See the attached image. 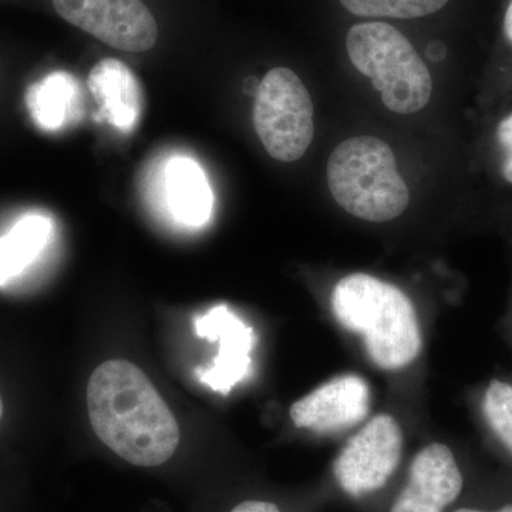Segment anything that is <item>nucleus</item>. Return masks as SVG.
Masks as SVG:
<instances>
[{
    "label": "nucleus",
    "instance_id": "nucleus-1",
    "mask_svg": "<svg viewBox=\"0 0 512 512\" xmlns=\"http://www.w3.org/2000/svg\"><path fill=\"white\" fill-rule=\"evenodd\" d=\"M87 409L96 436L133 466H161L180 444L174 414L146 373L127 360H107L94 370Z\"/></svg>",
    "mask_w": 512,
    "mask_h": 512
},
{
    "label": "nucleus",
    "instance_id": "nucleus-2",
    "mask_svg": "<svg viewBox=\"0 0 512 512\" xmlns=\"http://www.w3.org/2000/svg\"><path fill=\"white\" fill-rule=\"evenodd\" d=\"M332 311L343 328L363 339L367 355L380 369H404L419 357V318L397 286L367 274L345 276L333 289Z\"/></svg>",
    "mask_w": 512,
    "mask_h": 512
},
{
    "label": "nucleus",
    "instance_id": "nucleus-3",
    "mask_svg": "<svg viewBox=\"0 0 512 512\" xmlns=\"http://www.w3.org/2000/svg\"><path fill=\"white\" fill-rule=\"evenodd\" d=\"M326 177L333 200L359 220L393 221L409 207V187L397 170L392 148L380 138L343 141L330 154Z\"/></svg>",
    "mask_w": 512,
    "mask_h": 512
},
{
    "label": "nucleus",
    "instance_id": "nucleus-4",
    "mask_svg": "<svg viewBox=\"0 0 512 512\" xmlns=\"http://www.w3.org/2000/svg\"><path fill=\"white\" fill-rule=\"evenodd\" d=\"M350 62L379 90L393 113L413 114L429 104L433 82L412 42L386 22L356 23L346 35Z\"/></svg>",
    "mask_w": 512,
    "mask_h": 512
},
{
    "label": "nucleus",
    "instance_id": "nucleus-5",
    "mask_svg": "<svg viewBox=\"0 0 512 512\" xmlns=\"http://www.w3.org/2000/svg\"><path fill=\"white\" fill-rule=\"evenodd\" d=\"M313 101L298 74L288 67L269 70L254 101V127L269 156L293 163L305 156L315 136Z\"/></svg>",
    "mask_w": 512,
    "mask_h": 512
},
{
    "label": "nucleus",
    "instance_id": "nucleus-6",
    "mask_svg": "<svg viewBox=\"0 0 512 512\" xmlns=\"http://www.w3.org/2000/svg\"><path fill=\"white\" fill-rule=\"evenodd\" d=\"M403 431L390 414H377L350 437L333 463L339 487L353 498L376 493L399 467Z\"/></svg>",
    "mask_w": 512,
    "mask_h": 512
},
{
    "label": "nucleus",
    "instance_id": "nucleus-7",
    "mask_svg": "<svg viewBox=\"0 0 512 512\" xmlns=\"http://www.w3.org/2000/svg\"><path fill=\"white\" fill-rule=\"evenodd\" d=\"M66 22L123 52L143 53L158 39L156 19L143 0H53Z\"/></svg>",
    "mask_w": 512,
    "mask_h": 512
},
{
    "label": "nucleus",
    "instance_id": "nucleus-8",
    "mask_svg": "<svg viewBox=\"0 0 512 512\" xmlns=\"http://www.w3.org/2000/svg\"><path fill=\"white\" fill-rule=\"evenodd\" d=\"M466 477L453 450L443 443L421 448L390 512H447L460 500Z\"/></svg>",
    "mask_w": 512,
    "mask_h": 512
},
{
    "label": "nucleus",
    "instance_id": "nucleus-9",
    "mask_svg": "<svg viewBox=\"0 0 512 512\" xmlns=\"http://www.w3.org/2000/svg\"><path fill=\"white\" fill-rule=\"evenodd\" d=\"M369 406V384L363 377L338 376L293 403L291 419L298 429L336 433L365 419Z\"/></svg>",
    "mask_w": 512,
    "mask_h": 512
},
{
    "label": "nucleus",
    "instance_id": "nucleus-10",
    "mask_svg": "<svg viewBox=\"0 0 512 512\" xmlns=\"http://www.w3.org/2000/svg\"><path fill=\"white\" fill-rule=\"evenodd\" d=\"M195 332L200 338L220 343L217 357L210 367L198 370V377L215 392H231L235 384L248 376L254 332L227 306H217L207 315L197 318Z\"/></svg>",
    "mask_w": 512,
    "mask_h": 512
},
{
    "label": "nucleus",
    "instance_id": "nucleus-11",
    "mask_svg": "<svg viewBox=\"0 0 512 512\" xmlns=\"http://www.w3.org/2000/svg\"><path fill=\"white\" fill-rule=\"evenodd\" d=\"M89 87L107 123L124 133L134 130L143 111V93L126 63L117 59L100 60L90 72Z\"/></svg>",
    "mask_w": 512,
    "mask_h": 512
},
{
    "label": "nucleus",
    "instance_id": "nucleus-12",
    "mask_svg": "<svg viewBox=\"0 0 512 512\" xmlns=\"http://www.w3.org/2000/svg\"><path fill=\"white\" fill-rule=\"evenodd\" d=\"M168 207L185 227H202L211 218L214 197L207 175L190 157H174L165 170Z\"/></svg>",
    "mask_w": 512,
    "mask_h": 512
},
{
    "label": "nucleus",
    "instance_id": "nucleus-13",
    "mask_svg": "<svg viewBox=\"0 0 512 512\" xmlns=\"http://www.w3.org/2000/svg\"><path fill=\"white\" fill-rule=\"evenodd\" d=\"M69 73H52L35 84L28 94L33 119L46 130H57L80 113V92Z\"/></svg>",
    "mask_w": 512,
    "mask_h": 512
},
{
    "label": "nucleus",
    "instance_id": "nucleus-14",
    "mask_svg": "<svg viewBox=\"0 0 512 512\" xmlns=\"http://www.w3.org/2000/svg\"><path fill=\"white\" fill-rule=\"evenodd\" d=\"M50 222L42 215H26L0 239V285L18 276L45 248Z\"/></svg>",
    "mask_w": 512,
    "mask_h": 512
},
{
    "label": "nucleus",
    "instance_id": "nucleus-15",
    "mask_svg": "<svg viewBox=\"0 0 512 512\" xmlns=\"http://www.w3.org/2000/svg\"><path fill=\"white\" fill-rule=\"evenodd\" d=\"M357 18L421 19L439 12L450 0H339Z\"/></svg>",
    "mask_w": 512,
    "mask_h": 512
},
{
    "label": "nucleus",
    "instance_id": "nucleus-16",
    "mask_svg": "<svg viewBox=\"0 0 512 512\" xmlns=\"http://www.w3.org/2000/svg\"><path fill=\"white\" fill-rule=\"evenodd\" d=\"M481 412L488 429L512 457V383L491 380L484 390Z\"/></svg>",
    "mask_w": 512,
    "mask_h": 512
},
{
    "label": "nucleus",
    "instance_id": "nucleus-17",
    "mask_svg": "<svg viewBox=\"0 0 512 512\" xmlns=\"http://www.w3.org/2000/svg\"><path fill=\"white\" fill-rule=\"evenodd\" d=\"M497 141L503 151L501 170H503L505 181L512 184V114L498 124Z\"/></svg>",
    "mask_w": 512,
    "mask_h": 512
},
{
    "label": "nucleus",
    "instance_id": "nucleus-18",
    "mask_svg": "<svg viewBox=\"0 0 512 512\" xmlns=\"http://www.w3.org/2000/svg\"><path fill=\"white\" fill-rule=\"evenodd\" d=\"M231 512H282L278 505L262 500L242 501L232 508Z\"/></svg>",
    "mask_w": 512,
    "mask_h": 512
},
{
    "label": "nucleus",
    "instance_id": "nucleus-19",
    "mask_svg": "<svg viewBox=\"0 0 512 512\" xmlns=\"http://www.w3.org/2000/svg\"><path fill=\"white\" fill-rule=\"evenodd\" d=\"M450 512H512V501L497 505V507H477V505H463Z\"/></svg>",
    "mask_w": 512,
    "mask_h": 512
},
{
    "label": "nucleus",
    "instance_id": "nucleus-20",
    "mask_svg": "<svg viewBox=\"0 0 512 512\" xmlns=\"http://www.w3.org/2000/svg\"><path fill=\"white\" fill-rule=\"evenodd\" d=\"M503 28L505 39L512 46V0L508 2L507 10H505Z\"/></svg>",
    "mask_w": 512,
    "mask_h": 512
},
{
    "label": "nucleus",
    "instance_id": "nucleus-21",
    "mask_svg": "<svg viewBox=\"0 0 512 512\" xmlns=\"http://www.w3.org/2000/svg\"><path fill=\"white\" fill-rule=\"evenodd\" d=\"M2 416H3V402H2V397H0V420H2Z\"/></svg>",
    "mask_w": 512,
    "mask_h": 512
}]
</instances>
